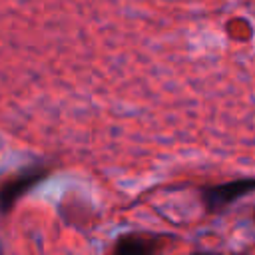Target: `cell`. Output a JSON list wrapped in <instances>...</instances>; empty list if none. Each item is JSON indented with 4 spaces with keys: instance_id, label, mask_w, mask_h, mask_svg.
<instances>
[{
    "instance_id": "cell-1",
    "label": "cell",
    "mask_w": 255,
    "mask_h": 255,
    "mask_svg": "<svg viewBox=\"0 0 255 255\" xmlns=\"http://www.w3.org/2000/svg\"><path fill=\"white\" fill-rule=\"evenodd\" d=\"M48 175H50V167L36 163V165H28V167L12 173L10 177H6L0 183V213L6 215L8 211H12V207L26 193H30L34 187H38Z\"/></svg>"
},
{
    "instance_id": "cell-2",
    "label": "cell",
    "mask_w": 255,
    "mask_h": 255,
    "mask_svg": "<svg viewBox=\"0 0 255 255\" xmlns=\"http://www.w3.org/2000/svg\"><path fill=\"white\" fill-rule=\"evenodd\" d=\"M249 193H255V177H239L225 183L201 187V201L207 207V211L215 213Z\"/></svg>"
},
{
    "instance_id": "cell-3",
    "label": "cell",
    "mask_w": 255,
    "mask_h": 255,
    "mask_svg": "<svg viewBox=\"0 0 255 255\" xmlns=\"http://www.w3.org/2000/svg\"><path fill=\"white\" fill-rule=\"evenodd\" d=\"M159 251V239L143 233H126L114 243L112 255H155Z\"/></svg>"
},
{
    "instance_id": "cell-4",
    "label": "cell",
    "mask_w": 255,
    "mask_h": 255,
    "mask_svg": "<svg viewBox=\"0 0 255 255\" xmlns=\"http://www.w3.org/2000/svg\"><path fill=\"white\" fill-rule=\"evenodd\" d=\"M189 255H237V253H219V251H195Z\"/></svg>"
}]
</instances>
